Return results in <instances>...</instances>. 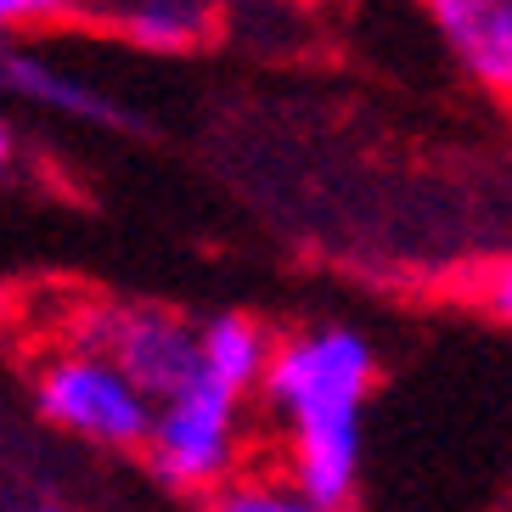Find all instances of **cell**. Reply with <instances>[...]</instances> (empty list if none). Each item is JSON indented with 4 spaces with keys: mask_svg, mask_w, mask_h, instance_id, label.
Segmentation results:
<instances>
[{
    "mask_svg": "<svg viewBox=\"0 0 512 512\" xmlns=\"http://www.w3.org/2000/svg\"><path fill=\"white\" fill-rule=\"evenodd\" d=\"M377 377V349L355 327H310L276 338L259 377L265 406L287 422V484L321 507L349 512L366 456V394Z\"/></svg>",
    "mask_w": 512,
    "mask_h": 512,
    "instance_id": "cell-1",
    "label": "cell"
},
{
    "mask_svg": "<svg viewBox=\"0 0 512 512\" xmlns=\"http://www.w3.org/2000/svg\"><path fill=\"white\" fill-rule=\"evenodd\" d=\"M147 467L158 484L181 490V496H209L226 479H237V451H242V394L226 383L197 372L175 394L152 406L147 428Z\"/></svg>",
    "mask_w": 512,
    "mask_h": 512,
    "instance_id": "cell-2",
    "label": "cell"
},
{
    "mask_svg": "<svg viewBox=\"0 0 512 512\" xmlns=\"http://www.w3.org/2000/svg\"><path fill=\"white\" fill-rule=\"evenodd\" d=\"M68 344L102 355L152 406L197 377V321L141 299H91L68 321Z\"/></svg>",
    "mask_w": 512,
    "mask_h": 512,
    "instance_id": "cell-3",
    "label": "cell"
},
{
    "mask_svg": "<svg viewBox=\"0 0 512 512\" xmlns=\"http://www.w3.org/2000/svg\"><path fill=\"white\" fill-rule=\"evenodd\" d=\"M34 406L51 428L85 439L96 451H141L152 428V400L124 372L91 355V349L62 344L34 366Z\"/></svg>",
    "mask_w": 512,
    "mask_h": 512,
    "instance_id": "cell-4",
    "label": "cell"
},
{
    "mask_svg": "<svg viewBox=\"0 0 512 512\" xmlns=\"http://www.w3.org/2000/svg\"><path fill=\"white\" fill-rule=\"evenodd\" d=\"M422 12L473 85L512 102V0H422Z\"/></svg>",
    "mask_w": 512,
    "mask_h": 512,
    "instance_id": "cell-5",
    "label": "cell"
},
{
    "mask_svg": "<svg viewBox=\"0 0 512 512\" xmlns=\"http://www.w3.org/2000/svg\"><path fill=\"white\" fill-rule=\"evenodd\" d=\"M0 91L29 107L62 113V119H79V124H130L124 107L107 91H96L91 79L68 74V68L34 57V51H0Z\"/></svg>",
    "mask_w": 512,
    "mask_h": 512,
    "instance_id": "cell-6",
    "label": "cell"
},
{
    "mask_svg": "<svg viewBox=\"0 0 512 512\" xmlns=\"http://www.w3.org/2000/svg\"><path fill=\"white\" fill-rule=\"evenodd\" d=\"M276 355V332L265 321L242 316V310H220V316L197 321V372L226 383L231 394H259V377Z\"/></svg>",
    "mask_w": 512,
    "mask_h": 512,
    "instance_id": "cell-7",
    "label": "cell"
},
{
    "mask_svg": "<svg viewBox=\"0 0 512 512\" xmlns=\"http://www.w3.org/2000/svg\"><path fill=\"white\" fill-rule=\"evenodd\" d=\"M107 17L141 51H192L214 34L209 0H119Z\"/></svg>",
    "mask_w": 512,
    "mask_h": 512,
    "instance_id": "cell-8",
    "label": "cell"
},
{
    "mask_svg": "<svg viewBox=\"0 0 512 512\" xmlns=\"http://www.w3.org/2000/svg\"><path fill=\"white\" fill-rule=\"evenodd\" d=\"M203 512H338L321 501L299 496L287 479H226L203 496Z\"/></svg>",
    "mask_w": 512,
    "mask_h": 512,
    "instance_id": "cell-9",
    "label": "cell"
},
{
    "mask_svg": "<svg viewBox=\"0 0 512 512\" xmlns=\"http://www.w3.org/2000/svg\"><path fill=\"white\" fill-rule=\"evenodd\" d=\"M85 0H0V40L17 29H40V23H62L74 17Z\"/></svg>",
    "mask_w": 512,
    "mask_h": 512,
    "instance_id": "cell-10",
    "label": "cell"
},
{
    "mask_svg": "<svg viewBox=\"0 0 512 512\" xmlns=\"http://www.w3.org/2000/svg\"><path fill=\"white\" fill-rule=\"evenodd\" d=\"M479 304H484L496 321H507V327H512V254L496 259V265H484V276H479Z\"/></svg>",
    "mask_w": 512,
    "mask_h": 512,
    "instance_id": "cell-11",
    "label": "cell"
},
{
    "mask_svg": "<svg viewBox=\"0 0 512 512\" xmlns=\"http://www.w3.org/2000/svg\"><path fill=\"white\" fill-rule=\"evenodd\" d=\"M12 158H17V136H12V124L0 119V181H6V169H12Z\"/></svg>",
    "mask_w": 512,
    "mask_h": 512,
    "instance_id": "cell-12",
    "label": "cell"
},
{
    "mask_svg": "<svg viewBox=\"0 0 512 512\" xmlns=\"http://www.w3.org/2000/svg\"><path fill=\"white\" fill-rule=\"evenodd\" d=\"M23 512H68L62 501H51V496H34V501H23Z\"/></svg>",
    "mask_w": 512,
    "mask_h": 512,
    "instance_id": "cell-13",
    "label": "cell"
}]
</instances>
